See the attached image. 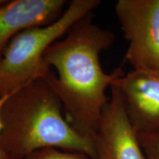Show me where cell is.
<instances>
[{"mask_svg":"<svg viewBox=\"0 0 159 159\" xmlns=\"http://www.w3.org/2000/svg\"><path fill=\"white\" fill-rule=\"evenodd\" d=\"M92 13L81 19L64 38L52 44L44 59L52 70L44 77L61 99L66 119L82 136L94 141L108 102L106 92L122 71L111 74L101 66L100 54L114 43V33L92 21Z\"/></svg>","mask_w":159,"mask_h":159,"instance_id":"1","label":"cell"},{"mask_svg":"<svg viewBox=\"0 0 159 159\" xmlns=\"http://www.w3.org/2000/svg\"><path fill=\"white\" fill-rule=\"evenodd\" d=\"M0 148L11 159L56 148L97 159L94 141L77 133L66 119L51 83L39 78L7 95L0 111Z\"/></svg>","mask_w":159,"mask_h":159,"instance_id":"2","label":"cell"},{"mask_svg":"<svg viewBox=\"0 0 159 159\" xmlns=\"http://www.w3.org/2000/svg\"><path fill=\"white\" fill-rule=\"evenodd\" d=\"M100 3L99 0H72L54 22L26 30L12 39L0 57V97L47 77L52 70L44 59L49 47Z\"/></svg>","mask_w":159,"mask_h":159,"instance_id":"3","label":"cell"},{"mask_svg":"<svg viewBox=\"0 0 159 159\" xmlns=\"http://www.w3.org/2000/svg\"><path fill=\"white\" fill-rule=\"evenodd\" d=\"M133 69L159 71V0H119L115 5Z\"/></svg>","mask_w":159,"mask_h":159,"instance_id":"4","label":"cell"},{"mask_svg":"<svg viewBox=\"0 0 159 159\" xmlns=\"http://www.w3.org/2000/svg\"><path fill=\"white\" fill-rule=\"evenodd\" d=\"M111 87L94 138L97 159H148L118 91Z\"/></svg>","mask_w":159,"mask_h":159,"instance_id":"5","label":"cell"},{"mask_svg":"<svg viewBox=\"0 0 159 159\" xmlns=\"http://www.w3.org/2000/svg\"><path fill=\"white\" fill-rule=\"evenodd\" d=\"M111 86L117 89L138 134L159 130V71L122 70Z\"/></svg>","mask_w":159,"mask_h":159,"instance_id":"6","label":"cell"},{"mask_svg":"<svg viewBox=\"0 0 159 159\" xmlns=\"http://www.w3.org/2000/svg\"><path fill=\"white\" fill-rule=\"evenodd\" d=\"M66 0H13L0 8V57L16 35L54 22L66 7Z\"/></svg>","mask_w":159,"mask_h":159,"instance_id":"7","label":"cell"},{"mask_svg":"<svg viewBox=\"0 0 159 159\" xmlns=\"http://www.w3.org/2000/svg\"><path fill=\"white\" fill-rule=\"evenodd\" d=\"M25 159H91L84 153L69 152L56 148H45L35 151Z\"/></svg>","mask_w":159,"mask_h":159,"instance_id":"8","label":"cell"},{"mask_svg":"<svg viewBox=\"0 0 159 159\" xmlns=\"http://www.w3.org/2000/svg\"><path fill=\"white\" fill-rule=\"evenodd\" d=\"M139 140L148 159H159V130L139 134Z\"/></svg>","mask_w":159,"mask_h":159,"instance_id":"9","label":"cell"},{"mask_svg":"<svg viewBox=\"0 0 159 159\" xmlns=\"http://www.w3.org/2000/svg\"><path fill=\"white\" fill-rule=\"evenodd\" d=\"M7 95H5V96L0 97V111H1V108H2V106L4 102H5V100L7 98ZM1 130H2V123H1V119H0V133H1ZM0 159H11L10 158V157L7 156V154L5 153V152L2 150V149L0 148Z\"/></svg>","mask_w":159,"mask_h":159,"instance_id":"10","label":"cell"},{"mask_svg":"<svg viewBox=\"0 0 159 159\" xmlns=\"http://www.w3.org/2000/svg\"><path fill=\"white\" fill-rule=\"evenodd\" d=\"M7 2H8L7 0H0V8H1L2 7H3L5 4H7Z\"/></svg>","mask_w":159,"mask_h":159,"instance_id":"11","label":"cell"}]
</instances>
